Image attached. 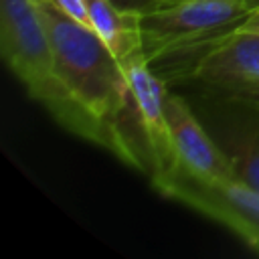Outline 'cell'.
<instances>
[{
    "label": "cell",
    "mask_w": 259,
    "mask_h": 259,
    "mask_svg": "<svg viewBox=\"0 0 259 259\" xmlns=\"http://www.w3.org/2000/svg\"><path fill=\"white\" fill-rule=\"evenodd\" d=\"M53 47V79L40 103L69 132L107 148L123 164L152 176L123 63L91 28L51 2H38Z\"/></svg>",
    "instance_id": "1"
},
{
    "label": "cell",
    "mask_w": 259,
    "mask_h": 259,
    "mask_svg": "<svg viewBox=\"0 0 259 259\" xmlns=\"http://www.w3.org/2000/svg\"><path fill=\"white\" fill-rule=\"evenodd\" d=\"M257 6L251 0H170L140 16L142 55L166 83L194 79L204 57Z\"/></svg>",
    "instance_id": "2"
},
{
    "label": "cell",
    "mask_w": 259,
    "mask_h": 259,
    "mask_svg": "<svg viewBox=\"0 0 259 259\" xmlns=\"http://www.w3.org/2000/svg\"><path fill=\"white\" fill-rule=\"evenodd\" d=\"M154 188L225 225L259 253V190L237 176L200 178L178 166L152 180Z\"/></svg>",
    "instance_id": "3"
},
{
    "label": "cell",
    "mask_w": 259,
    "mask_h": 259,
    "mask_svg": "<svg viewBox=\"0 0 259 259\" xmlns=\"http://www.w3.org/2000/svg\"><path fill=\"white\" fill-rule=\"evenodd\" d=\"M0 51L36 101L53 79V47L36 0H0Z\"/></svg>",
    "instance_id": "4"
},
{
    "label": "cell",
    "mask_w": 259,
    "mask_h": 259,
    "mask_svg": "<svg viewBox=\"0 0 259 259\" xmlns=\"http://www.w3.org/2000/svg\"><path fill=\"white\" fill-rule=\"evenodd\" d=\"M121 63L125 69L134 107H136L142 132L146 136L150 154H152L154 172L150 180H154L160 174L176 166L168 121H166V111H164V99H166L168 87H166V81L150 67V63L144 59L142 53Z\"/></svg>",
    "instance_id": "5"
},
{
    "label": "cell",
    "mask_w": 259,
    "mask_h": 259,
    "mask_svg": "<svg viewBox=\"0 0 259 259\" xmlns=\"http://www.w3.org/2000/svg\"><path fill=\"white\" fill-rule=\"evenodd\" d=\"M164 111L178 168L200 178L235 176L233 166L219 142L206 134L190 105L180 95L168 91L164 99Z\"/></svg>",
    "instance_id": "6"
},
{
    "label": "cell",
    "mask_w": 259,
    "mask_h": 259,
    "mask_svg": "<svg viewBox=\"0 0 259 259\" xmlns=\"http://www.w3.org/2000/svg\"><path fill=\"white\" fill-rule=\"evenodd\" d=\"M194 79L221 91L259 87V32H233L204 57Z\"/></svg>",
    "instance_id": "7"
},
{
    "label": "cell",
    "mask_w": 259,
    "mask_h": 259,
    "mask_svg": "<svg viewBox=\"0 0 259 259\" xmlns=\"http://www.w3.org/2000/svg\"><path fill=\"white\" fill-rule=\"evenodd\" d=\"M91 30L111 49V53L125 61L142 53L140 14L117 8L111 0H85Z\"/></svg>",
    "instance_id": "8"
},
{
    "label": "cell",
    "mask_w": 259,
    "mask_h": 259,
    "mask_svg": "<svg viewBox=\"0 0 259 259\" xmlns=\"http://www.w3.org/2000/svg\"><path fill=\"white\" fill-rule=\"evenodd\" d=\"M217 142L227 154L235 176L259 190V123L229 125Z\"/></svg>",
    "instance_id": "9"
},
{
    "label": "cell",
    "mask_w": 259,
    "mask_h": 259,
    "mask_svg": "<svg viewBox=\"0 0 259 259\" xmlns=\"http://www.w3.org/2000/svg\"><path fill=\"white\" fill-rule=\"evenodd\" d=\"M51 2L57 10H61L63 14H67L69 18H73L75 22L91 28V22H89V14H87V6H85V0H47Z\"/></svg>",
    "instance_id": "10"
},
{
    "label": "cell",
    "mask_w": 259,
    "mask_h": 259,
    "mask_svg": "<svg viewBox=\"0 0 259 259\" xmlns=\"http://www.w3.org/2000/svg\"><path fill=\"white\" fill-rule=\"evenodd\" d=\"M223 93L231 103L243 105L259 113V87H239V89H227Z\"/></svg>",
    "instance_id": "11"
},
{
    "label": "cell",
    "mask_w": 259,
    "mask_h": 259,
    "mask_svg": "<svg viewBox=\"0 0 259 259\" xmlns=\"http://www.w3.org/2000/svg\"><path fill=\"white\" fill-rule=\"evenodd\" d=\"M117 8L125 10V12H134V14H146V12H152L156 8H160L162 4L170 2V0H111Z\"/></svg>",
    "instance_id": "12"
},
{
    "label": "cell",
    "mask_w": 259,
    "mask_h": 259,
    "mask_svg": "<svg viewBox=\"0 0 259 259\" xmlns=\"http://www.w3.org/2000/svg\"><path fill=\"white\" fill-rule=\"evenodd\" d=\"M239 30H247V32H259V6L249 14V18L241 24Z\"/></svg>",
    "instance_id": "13"
},
{
    "label": "cell",
    "mask_w": 259,
    "mask_h": 259,
    "mask_svg": "<svg viewBox=\"0 0 259 259\" xmlns=\"http://www.w3.org/2000/svg\"><path fill=\"white\" fill-rule=\"evenodd\" d=\"M251 2H257V4H259V0H251Z\"/></svg>",
    "instance_id": "14"
},
{
    "label": "cell",
    "mask_w": 259,
    "mask_h": 259,
    "mask_svg": "<svg viewBox=\"0 0 259 259\" xmlns=\"http://www.w3.org/2000/svg\"><path fill=\"white\" fill-rule=\"evenodd\" d=\"M36 2H42V0H36Z\"/></svg>",
    "instance_id": "15"
}]
</instances>
